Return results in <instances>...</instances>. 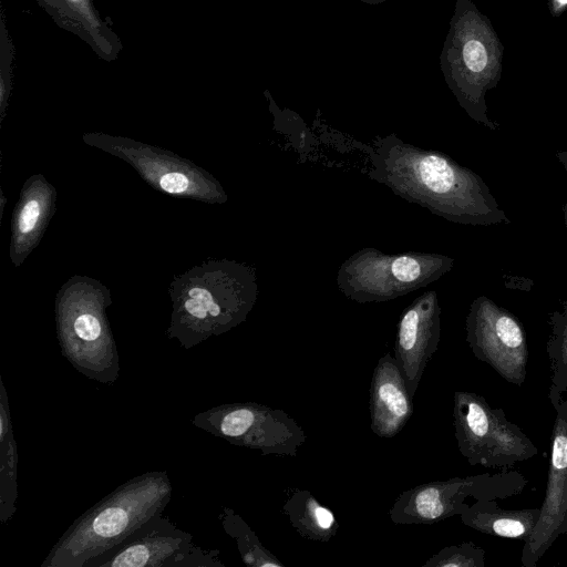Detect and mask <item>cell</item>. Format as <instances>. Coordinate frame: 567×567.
<instances>
[{"label": "cell", "instance_id": "5", "mask_svg": "<svg viewBox=\"0 0 567 567\" xmlns=\"http://www.w3.org/2000/svg\"><path fill=\"white\" fill-rule=\"evenodd\" d=\"M454 258L437 252L386 254L365 247L346 259L337 272L339 290L350 300L383 302L439 280Z\"/></svg>", "mask_w": 567, "mask_h": 567}, {"label": "cell", "instance_id": "18", "mask_svg": "<svg viewBox=\"0 0 567 567\" xmlns=\"http://www.w3.org/2000/svg\"><path fill=\"white\" fill-rule=\"evenodd\" d=\"M0 389V522L6 524L17 511L18 449L2 379Z\"/></svg>", "mask_w": 567, "mask_h": 567}, {"label": "cell", "instance_id": "14", "mask_svg": "<svg viewBox=\"0 0 567 567\" xmlns=\"http://www.w3.org/2000/svg\"><path fill=\"white\" fill-rule=\"evenodd\" d=\"M478 478L454 477L409 488L394 501L389 516L398 525H419L462 514L467 508L464 501L476 487Z\"/></svg>", "mask_w": 567, "mask_h": 567}, {"label": "cell", "instance_id": "10", "mask_svg": "<svg viewBox=\"0 0 567 567\" xmlns=\"http://www.w3.org/2000/svg\"><path fill=\"white\" fill-rule=\"evenodd\" d=\"M466 339L475 355L504 379L520 384L525 379L527 344L517 318L486 296L477 297L466 317Z\"/></svg>", "mask_w": 567, "mask_h": 567}, {"label": "cell", "instance_id": "22", "mask_svg": "<svg viewBox=\"0 0 567 567\" xmlns=\"http://www.w3.org/2000/svg\"><path fill=\"white\" fill-rule=\"evenodd\" d=\"M551 321L560 355L567 363V303L564 306L563 312H555L553 315Z\"/></svg>", "mask_w": 567, "mask_h": 567}, {"label": "cell", "instance_id": "23", "mask_svg": "<svg viewBox=\"0 0 567 567\" xmlns=\"http://www.w3.org/2000/svg\"><path fill=\"white\" fill-rule=\"evenodd\" d=\"M547 8L553 18H559L567 10V0H547Z\"/></svg>", "mask_w": 567, "mask_h": 567}, {"label": "cell", "instance_id": "20", "mask_svg": "<svg viewBox=\"0 0 567 567\" xmlns=\"http://www.w3.org/2000/svg\"><path fill=\"white\" fill-rule=\"evenodd\" d=\"M218 517L225 533L235 539L241 560L247 566H284L270 550L264 547L255 532L234 509L224 506Z\"/></svg>", "mask_w": 567, "mask_h": 567}, {"label": "cell", "instance_id": "16", "mask_svg": "<svg viewBox=\"0 0 567 567\" xmlns=\"http://www.w3.org/2000/svg\"><path fill=\"white\" fill-rule=\"evenodd\" d=\"M53 190L39 181L24 190L13 221L12 257L21 256L22 260L37 243L49 218Z\"/></svg>", "mask_w": 567, "mask_h": 567}, {"label": "cell", "instance_id": "26", "mask_svg": "<svg viewBox=\"0 0 567 567\" xmlns=\"http://www.w3.org/2000/svg\"><path fill=\"white\" fill-rule=\"evenodd\" d=\"M66 1L73 3V4H76V6H82L85 2V0H66Z\"/></svg>", "mask_w": 567, "mask_h": 567}, {"label": "cell", "instance_id": "12", "mask_svg": "<svg viewBox=\"0 0 567 567\" xmlns=\"http://www.w3.org/2000/svg\"><path fill=\"white\" fill-rule=\"evenodd\" d=\"M441 307L435 290L415 298L401 313L394 341V359L413 398L426 364L436 352Z\"/></svg>", "mask_w": 567, "mask_h": 567}, {"label": "cell", "instance_id": "17", "mask_svg": "<svg viewBox=\"0 0 567 567\" xmlns=\"http://www.w3.org/2000/svg\"><path fill=\"white\" fill-rule=\"evenodd\" d=\"M282 513L298 534L310 540L329 542L339 528L333 512L307 489H293L282 505Z\"/></svg>", "mask_w": 567, "mask_h": 567}, {"label": "cell", "instance_id": "8", "mask_svg": "<svg viewBox=\"0 0 567 567\" xmlns=\"http://www.w3.org/2000/svg\"><path fill=\"white\" fill-rule=\"evenodd\" d=\"M219 554L158 514L85 567H225Z\"/></svg>", "mask_w": 567, "mask_h": 567}, {"label": "cell", "instance_id": "19", "mask_svg": "<svg viewBox=\"0 0 567 567\" xmlns=\"http://www.w3.org/2000/svg\"><path fill=\"white\" fill-rule=\"evenodd\" d=\"M539 512L532 511H502L493 512L483 505L475 504L462 513L465 525L480 532L507 538L525 537L533 532Z\"/></svg>", "mask_w": 567, "mask_h": 567}, {"label": "cell", "instance_id": "25", "mask_svg": "<svg viewBox=\"0 0 567 567\" xmlns=\"http://www.w3.org/2000/svg\"><path fill=\"white\" fill-rule=\"evenodd\" d=\"M563 215H564V221L567 229V204H564L563 206Z\"/></svg>", "mask_w": 567, "mask_h": 567}, {"label": "cell", "instance_id": "13", "mask_svg": "<svg viewBox=\"0 0 567 567\" xmlns=\"http://www.w3.org/2000/svg\"><path fill=\"white\" fill-rule=\"evenodd\" d=\"M567 532V425L557 419L545 498L533 532L526 538L523 563L535 565L553 542Z\"/></svg>", "mask_w": 567, "mask_h": 567}, {"label": "cell", "instance_id": "15", "mask_svg": "<svg viewBox=\"0 0 567 567\" xmlns=\"http://www.w3.org/2000/svg\"><path fill=\"white\" fill-rule=\"evenodd\" d=\"M412 396L402 372L390 352H385L373 370L369 411L371 430L379 437H393L413 414Z\"/></svg>", "mask_w": 567, "mask_h": 567}, {"label": "cell", "instance_id": "4", "mask_svg": "<svg viewBox=\"0 0 567 567\" xmlns=\"http://www.w3.org/2000/svg\"><path fill=\"white\" fill-rule=\"evenodd\" d=\"M452 35L451 79L458 102L474 121L498 130L485 97L501 80L505 47L489 18L470 0H458Z\"/></svg>", "mask_w": 567, "mask_h": 567}, {"label": "cell", "instance_id": "11", "mask_svg": "<svg viewBox=\"0 0 567 567\" xmlns=\"http://www.w3.org/2000/svg\"><path fill=\"white\" fill-rule=\"evenodd\" d=\"M90 143L125 158L146 181L165 193L208 198L210 202H225L227 198L215 179H206L203 172L178 157L135 142Z\"/></svg>", "mask_w": 567, "mask_h": 567}, {"label": "cell", "instance_id": "21", "mask_svg": "<svg viewBox=\"0 0 567 567\" xmlns=\"http://www.w3.org/2000/svg\"><path fill=\"white\" fill-rule=\"evenodd\" d=\"M482 565V551L470 543L449 546L431 556L422 567H477Z\"/></svg>", "mask_w": 567, "mask_h": 567}, {"label": "cell", "instance_id": "6", "mask_svg": "<svg viewBox=\"0 0 567 567\" xmlns=\"http://www.w3.org/2000/svg\"><path fill=\"white\" fill-rule=\"evenodd\" d=\"M56 307V331L62 355L84 377L113 384L120 374L116 343L97 296H64Z\"/></svg>", "mask_w": 567, "mask_h": 567}, {"label": "cell", "instance_id": "2", "mask_svg": "<svg viewBox=\"0 0 567 567\" xmlns=\"http://www.w3.org/2000/svg\"><path fill=\"white\" fill-rule=\"evenodd\" d=\"M172 491L166 471H148L127 480L81 514L40 566L85 567L147 520L163 514Z\"/></svg>", "mask_w": 567, "mask_h": 567}, {"label": "cell", "instance_id": "3", "mask_svg": "<svg viewBox=\"0 0 567 567\" xmlns=\"http://www.w3.org/2000/svg\"><path fill=\"white\" fill-rule=\"evenodd\" d=\"M186 278V277H185ZM178 284L167 336L184 349L220 336L244 322L252 310L258 285L254 268L223 260L197 269Z\"/></svg>", "mask_w": 567, "mask_h": 567}, {"label": "cell", "instance_id": "24", "mask_svg": "<svg viewBox=\"0 0 567 567\" xmlns=\"http://www.w3.org/2000/svg\"><path fill=\"white\" fill-rule=\"evenodd\" d=\"M556 157L559 161V163L564 166V168L567 171V151L557 152Z\"/></svg>", "mask_w": 567, "mask_h": 567}, {"label": "cell", "instance_id": "1", "mask_svg": "<svg viewBox=\"0 0 567 567\" xmlns=\"http://www.w3.org/2000/svg\"><path fill=\"white\" fill-rule=\"evenodd\" d=\"M370 163V179L446 220L472 226L511 223L483 178L445 153L392 134L373 142Z\"/></svg>", "mask_w": 567, "mask_h": 567}, {"label": "cell", "instance_id": "9", "mask_svg": "<svg viewBox=\"0 0 567 567\" xmlns=\"http://www.w3.org/2000/svg\"><path fill=\"white\" fill-rule=\"evenodd\" d=\"M453 416L458 450L471 464L515 462L535 453L527 437L477 394L456 391Z\"/></svg>", "mask_w": 567, "mask_h": 567}, {"label": "cell", "instance_id": "7", "mask_svg": "<svg viewBox=\"0 0 567 567\" xmlns=\"http://www.w3.org/2000/svg\"><path fill=\"white\" fill-rule=\"evenodd\" d=\"M192 424L262 455L296 456L307 440L303 429L284 410L256 402L209 408L196 414Z\"/></svg>", "mask_w": 567, "mask_h": 567}]
</instances>
